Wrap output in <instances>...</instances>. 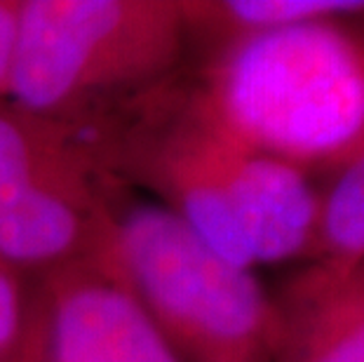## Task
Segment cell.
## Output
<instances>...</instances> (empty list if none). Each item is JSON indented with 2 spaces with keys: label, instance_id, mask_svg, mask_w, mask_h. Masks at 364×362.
Segmentation results:
<instances>
[{
  "label": "cell",
  "instance_id": "1",
  "mask_svg": "<svg viewBox=\"0 0 364 362\" xmlns=\"http://www.w3.org/2000/svg\"><path fill=\"white\" fill-rule=\"evenodd\" d=\"M78 129L115 183L149 191L230 264L315 254L320 193L308 174L230 132L181 73Z\"/></svg>",
  "mask_w": 364,
  "mask_h": 362
},
{
  "label": "cell",
  "instance_id": "2",
  "mask_svg": "<svg viewBox=\"0 0 364 362\" xmlns=\"http://www.w3.org/2000/svg\"><path fill=\"white\" fill-rule=\"evenodd\" d=\"M212 113L254 149L338 169L364 144V24L324 19L209 50L193 78Z\"/></svg>",
  "mask_w": 364,
  "mask_h": 362
},
{
  "label": "cell",
  "instance_id": "3",
  "mask_svg": "<svg viewBox=\"0 0 364 362\" xmlns=\"http://www.w3.org/2000/svg\"><path fill=\"white\" fill-rule=\"evenodd\" d=\"M181 0H21L10 102L87 125L181 73Z\"/></svg>",
  "mask_w": 364,
  "mask_h": 362
},
{
  "label": "cell",
  "instance_id": "4",
  "mask_svg": "<svg viewBox=\"0 0 364 362\" xmlns=\"http://www.w3.org/2000/svg\"><path fill=\"white\" fill-rule=\"evenodd\" d=\"M125 191L115 200V261L179 362H275V304L254 273Z\"/></svg>",
  "mask_w": 364,
  "mask_h": 362
},
{
  "label": "cell",
  "instance_id": "5",
  "mask_svg": "<svg viewBox=\"0 0 364 362\" xmlns=\"http://www.w3.org/2000/svg\"><path fill=\"white\" fill-rule=\"evenodd\" d=\"M38 284L50 362H179L122 278L115 250Z\"/></svg>",
  "mask_w": 364,
  "mask_h": 362
},
{
  "label": "cell",
  "instance_id": "6",
  "mask_svg": "<svg viewBox=\"0 0 364 362\" xmlns=\"http://www.w3.org/2000/svg\"><path fill=\"white\" fill-rule=\"evenodd\" d=\"M275 362H364V264L317 261L273 297Z\"/></svg>",
  "mask_w": 364,
  "mask_h": 362
},
{
  "label": "cell",
  "instance_id": "7",
  "mask_svg": "<svg viewBox=\"0 0 364 362\" xmlns=\"http://www.w3.org/2000/svg\"><path fill=\"white\" fill-rule=\"evenodd\" d=\"M188 45L205 48L259 33V31L308 24L324 19H362L364 0H214L183 3Z\"/></svg>",
  "mask_w": 364,
  "mask_h": 362
},
{
  "label": "cell",
  "instance_id": "8",
  "mask_svg": "<svg viewBox=\"0 0 364 362\" xmlns=\"http://www.w3.org/2000/svg\"><path fill=\"white\" fill-rule=\"evenodd\" d=\"M336 172L327 193L320 196L315 254L336 266L364 264V144Z\"/></svg>",
  "mask_w": 364,
  "mask_h": 362
},
{
  "label": "cell",
  "instance_id": "9",
  "mask_svg": "<svg viewBox=\"0 0 364 362\" xmlns=\"http://www.w3.org/2000/svg\"><path fill=\"white\" fill-rule=\"evenodd\" d=\"M38 313V282L0 259V362H17Z\"/></svg>",
  "mask_w": 364,
  "mask_h": 362
},
{
  "label": "cell",
  "instance_id": "10",
  "mask_svg": "<svg viewBox=\"0 0 364 362\" xmlns=\"http://www.w3.org/2000/svg\"><path fill=\"white\" fill-rule=\"evenodd\" d=\"M21 17V0H0V102L10 99V80L14 64Z\"/></svg>",
  "mask_w": 364,
  "mask_h": 362
},
{
  "label": "cell",
  "instance_id": "11",
  "mask_svg": "<svg viewBox=\"0 0 364 362\" xmlns=\"http://www.w3.org/2000/svg\"><path fill=\"white\" fill-rule=\"evenodd\" d=\"M17 362H50L48 348H45V322H43V302H41V284H38V313L31 327V334L24 344V351Z\"/></svg>",
  "mask_w": 364,
  "mask_h": 362
}]
</instances>
